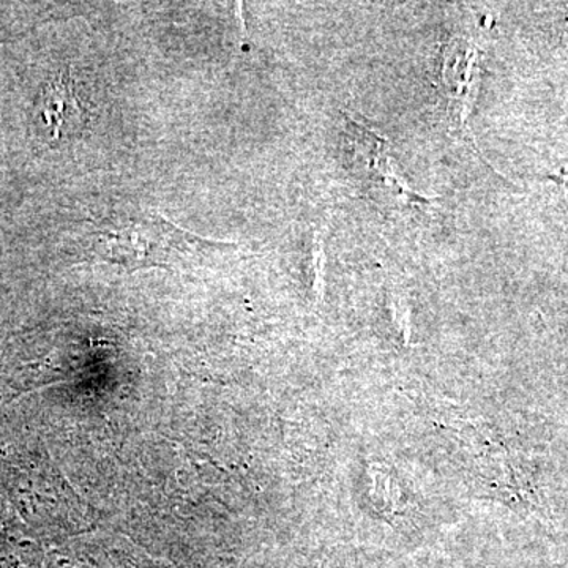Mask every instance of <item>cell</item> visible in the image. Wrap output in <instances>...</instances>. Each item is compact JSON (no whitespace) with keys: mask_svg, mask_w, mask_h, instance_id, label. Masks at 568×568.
Here are the masks:
<instances>
[{"mask_svg":"<svg viewBox=\"0 0 568 568\" xmlns=\"http://www.w3.org/2000/svg\"><path fill=\"white\" fill-rule=\"evenodd\" d=\"M91 224L85 248L126 271L174 267L216 246L215 242L175 226L160 213L140 209L112 212Z\"/></svg>","mask_w":568,"mask_h":568,"instance_id":"obj_1","label":"cell"},{"mask_svg":"<svg viewBox=\"0 0 568 568\" xmlns=\"http://www.w3.org/2000/svg\"><path fill=\"white\" fill-rule=\"evenodd\" d=\"M349 140L362 179L377 203L392 209H418L432 200L414 192L396 173L386 140L355 115L349 119Z\"/></svg>","mask_w":568,"mask_h":568,"instance_id":"obj_2","label":"cell"},{"mask_svg":"<svg viewBox=\"0 0 568 568\" xmlns=\"http://www.w3.org/2000/svg\"><path fill=\"white\" fill-rule=\"evenodd\" d=\"M481 58L484 54L476 40L455 39L447 44L440 59V81L446 93L448 118L477 152L469 119L480 91Z\"/></svg>","mask_w":568,"mask_h":568,"instance_id":"obj_3","label":"cell"},{"mask_svg":"<svg viewBox=\"0 0 568 568\" xmlns=\"http://www.w3.org/2000/svg\"><path fill=\"white\" fill-rule=\"evenodd\" d=\"M39 106L41 118L50 126L54 138L61 136L63 125L67 122L80 119L81 106L78 103L69 71L59 74L55 80L44 85Z\"/></svg>","mask_w":568,"mask_h":568,"instance_id":"obj_4","label":"cell"},{"mask_svg":"<svg viewBox=\"0 0 568 568\" xmlns=\"http://www.w3.org/2000/svg\"><path fill=\"white\" fill-rule=\"evenodd\" d=\"M387 310L394 324L395 334L403 345H409L410 342V308L407 305L405 295L388 291Z\"/></svg>","mask_w":568,"mask_h":568,"instance_id":"obj_5","label":"cell"}]
</instances>
